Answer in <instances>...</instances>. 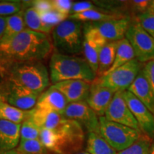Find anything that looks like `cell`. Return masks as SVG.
<instances>
[{
	"label": "cell",
	"mask_w": 154,
	"mask_h": 154,
	"mask_svg": "<svg viewBox=\"0 0 154 154\" xmlns=\"http://www.w3.org/2000/svg\"><path fill=\"white\" fill-rule=\"evenodd\" d=\"M53 51L49 34L25 29L10 39L0 41V64L42 61Z\"/></svg>",
	"instance_id": "cell-1"
},
{
	"label": "cell",
	"mask_w": 154,
	"mask_h": 154,
	"mask_svg": "<svg viewBox=\"0 0 154 154\" xmlns=\"http://www.w3.org/2000/svg\"><path fill=\"white\" fill-rule=\"evenodd\" d=\"M0 82H6L42 94L50 84V76L42 61L0 64Z\"/></svg>",
	"instance_id": "cell-2"
},
{
	"label": "cell",
	"mask_w": 154,
	"mask_h": 154,
	"mask_svg": "<svg viewBox=\"0 0 154 154\" xmlns=\"http://www.w3.org/2000/svg\"><path fill=\"white\" fill-rule=\"evenodd\" d=\"M40 140L48 151L56 154H75L84 148L85 131L76 121L64 118L54 130L41 129Z\"/></svg>",
	"instance_id": "cell-3"
},
{
	"label": "cell",
	"mask_w": 154,
	"mask_h": 154,
	"mask_svg": "<svg viewBox=\"0 0 154 154\" xmlns=\"http://www.w3.org/2000/svg\"><path fill=\"white\" fill-rule=\"evenodd\" d=\"M50 81L54 84L66 80L92 83L97 78L84 58L54 51L49 62Z\"/></svg>",
	"instance_id": "cell-4"
},
{
	"label": "cell",
	"mask_w": 154,
	"mask_h": 154,
	"mask_svg": "<svg viewBox=\"0 0 154 154\" xmlns=\"http://www.w3.org/2000/svg\"><path fill=\"white\" fill-rule=\"evenodd\" d=\"M84 24L68 18L54 29L52 44L55 51L63 54H76L82 52Z\"/></svg>",
	"instance_id": "cell-5"
},
{
	"label": "cell",
	"mask_w": 154,
	"mask_h": 154,
	"mask_svg": "<svg viewBox=\"0 0 154 154\" xmlns=\"http://www.w3.org/2000/svg\"><path fill=\"white\" fill-rule=\"evenodd\" d=\"M99 134L116 151L120 152L134 144L143 134L100 116Z\"/></svg>",
	"instance_id": "cell-6"
},
{
	"label": "cell",
	"mask_w": 154,
	"mask_h": 154,
	"mask_svg": "<svg viewBox=\"0 0 154 154\" xmlns=\"http://www.w3.org/2000/svg\"><path fill=\"white\" fill-rule=\"evenodd\" d=\"M143 66V63L134 59L112 72L97 77L95 81L115 92L126 91L136 79Z\"/></svg>",
	"instance_id": "cell-7"
},
{
	"label": "cell",
	"mask_w": 154,
	"mask_h": 154,
	"mask_svg": "<svg viewBox=\"0 0 154 154\" xmlns=\"http://www.w3.org/2000/svg\"><path fill=\"white\" fill-rule=\"evenodd\" d=\"M125 38L133 48L136 60L141 63L154 60V38L142 28L137 20L131 22Z\"/></svg>",
	"instance_id": "cell-8"
},
{
	"label": "cell",
	"mask_w": 154,
	"mask_h": 154,
	"mask_svg": "<svg viewBox=\"0 0 154 154\" xmlns=\"http://www.w3.org/2000/svg\"><path fill=\"white\" fill-rule=\"evenodd\" d=\"M40 95V94L22 86L0 82V96L4 101L22 110L29 111L34 109Z\"/></svg>",
	"instance_id": "cell-9"
},
{
	"label": "cell",
	"mask_w": 154,
	"mask_h": 154,
	"mask_svg": "<svg viewBox=\"0 0 154 154\" xmlns=\"http://www.w3.org/2000/svg\"><path fill=\"white\" fill-rule=\"evenodd\" d=\"M61 116L76 121L88 133L99 134V116L86 101L69 103Z\"/></svg>",
	"instance_id": "cell-10"
},
{
	"label": "cell",
	"mask_w": 154,
	"mask_h": 154,
	"mask_svg": "<svg viewBox=\"0 0 154 154\" xmlns=\"http://www.w3.org/2000/svg\"><path fill=\"white\" fill-rule=\"evenodd\" d=\"M131 22L129 17L98 22H86L85 25L93 29L106 42H119L125 38L126 32Z\"/></svg>",
	"instance_id": "cell-11"
},
{
	"label": "cell",
	"mask_w": 154,
	"mask_h": 154,
	"mask_svg": "<svg viewBox=\"0 0 154 154\" xmlns=\"http://www.w3.org/2000/svg\"><path fill=\"white\" fill-rule=\"evenodd\" d=\"M123 96L137 121L140 131L153 140L154 138V114L128 91H123Z\"/></svg>",
	"instance_id": "cell-12"
},
{
	"label": "cell",
	"mask_w": 154,
	"mask_h": 154,
	"mask_svg": "<svg viewBox=\"0 0 154 154\" xmlns=\"http://www.w3.org/2000/svg\"><path fill=\"white\" fill-rule=\"evenodd\" d=\"M104 117L109 121L124 125L140 131L137 121L133 116L123 96V91L116 92L106 111Z\"/></svg>",
	"instance_id": "cell-13"
},
{
	"label": "cell",
	"mask_w": 154,
	"mask_h": 154,
	"mask_svg": "<svg viewBox=\"0 0 154 154\" xmlns=\"http://www.w3.org/2000/svg\"><path fill=\"white\" fill-rule=\"evenodd\" d=\"M116 92L96 81L91 83L86 103L99 116H104Z\"/></svg>",
	"instance_id": "cell-14"
},
{
	"label": "cell",
	"mask_w": 154,
	"mask_h": 154,
	"mask_svg": "<svg viewBox=\"0 0 154 154\" xmlns=\"http://www.w3.org/2000/svg\"><path fill=\"white\" fill-rule=\"evenodd\" d=\"M64 96L69 103L86 101L91 83L82 80H66L54 84Z\"/></svg>",
	"instance_id": "cell-15"
},
{
	"label": "cell",
	"mask_w": 154,
	"mask_h": 154,
	"mask_svg": "<svg viewBox=\"0 0 154 154\" xmlns=\"http://www.w3.org/2000/svg\"><path fill=\"white\" fill-rule=\"evenodd\" d=\"M127 91L136 96L154 114V95L143 68Z\"/></svg>",
	"instance_id": "cell-16"
},
{
	"label": "cell",
	"mask_w": 154,
	"mask_h": 154,
	"mask_svg": "<svg viewBox=\"0 0 154 154\" xmlns=\"http://www.w3.org/2000/svg\"><path fill=\"white\" fill-rule=\"evenodd\" d=\"M68 104L64 96L52 85L40 95L36 107L55 111L61 115Z\"/></svg>",
	"instance_id": "cell-17"
},
{
	"label": "cell",
	"mask_w": 154,
	"mask_h": 154,
	"mask_svg": "<svg viewBox=\"0 0 154 154\" xmlns=\"http://www.w3.org/2000/svg\"><path fill=\"white\" fill-rule=\"evenodd\" d=\"M22 124L0 119V152L15 149L20 141Z\"/></svg>",
	"instance_id": "cell-18"
},
{
	"label": "cell",
	"mask_w": 154,
	"mask_h": 154,
	"mask_svg": "<svg viewBox=\"0 0 154 154\" xmlns=\"http://www.w3.org/2000/svg\"><path fill=\"white\" fill-rule=\"evenodd\" d=\"M30 119L40 129L54 130L59 127L64 118L55 111L35 106L31 110Z\"/></svg>",
	"instance_id": "cell-19"
},
{
	"label": "cell",
	"mask_w": 154,
	"mask_h": 154,
	"mask_svg": "<svg viewBox=\"0 0 154 154\" xmlns=\"http://www.w3.org/2000/svg\"><path fill=\"white\" fill-rule=\"evenodd\" d=\"M118 43L119 42H107L101 48L99 53V68L97 77H100L106 74V72L112 66L115 59Z\"/></svg>",
	"instance_id": "cell-20"
},
{
	"label": "cell",
	"mask_w": 154,
	"mask_h": 154,
	"mask_svg": "<svg viewBox=\"0 0 154 154\" xmlns=\"http://www.w3.org/2000/svg\"><path fill=\"white\" fill-rule=\"evenodd\" d=\"M31 116V110L24 111L11 106L3 99L0 100V119L14 124L23 123Z\"/></svg>",
	"instance_id": "cell-21"
},
{
	"label": "cell",
	"mask_w": 154,
	"mask_h": 154,
	"mask_svg": "<svg viewBox=\"0 0 154 154\" xmlns=\"http://www.w3.org/2000/svg\"><path fill=\"white\" fill-rule=\"evenodd\" d=\"M86 151L90 154H117L111 146L99 134L88 133Z\"/></svg>",
	"instance_id": "cell-22"
},
{
	"label": "cell",
	"mask_w": 154,
	"mask_h": 154,
	"mask_svg": "<svg viewBox=\"0 0 154 154\" xmlns=\"http://www.w3.org/2000/svg\"><path fill=\"white\" fill-rule=\"evenodd\" d=\"M5 18L6 26L5 33L0 41L10 39L26 29L24 20V10Z\"/></svg>",
	"instance_id": "cell-23"
},
{
	"label": "cell",
	"mask_w": 154,
	"mask_h": 154,
	"mask_svg": "<svg viewBox=\"0 0 154 154\" xmlns=\"http://www.w3.org/2000/svg\"><path fill=\"white\" fill-rule=\"evenodd\" d=\"M134 59L135 55L133 48L126 38H123V39L119 41L114 61H113L112 66L106 72V74L123 66L125 63H128V61Z\"/></svg>",
	"instance_id": "cell-24"
},
{
	"label": "cell",
	"mask_w": 154,
	"mask_h": 154,
	"mask_svg": "<svg viewBox=\"0 0 154 154\" xmlns=\"http://www.w3.org/2000/svg\"><path fill=\"white\" fill-rule=\"evenodd\" d=\"M123 17L124 16L119 14H116V13L103 12L102 11L93 9V10L86 11L84 12L79 13V14H72L69 17V18L80 21L82 22H98L112 20V19L121 18Z\"/></svg>",
	"instance_id": "cell-25"
},
{
	"label": "cell",
	"mask_w": 154,
	"mask_h": 154,
	"mask_svg": "<svg viewBox=\"0 0 154 154\" xmlns=\"http://www.w3.org/2000/svg\"><path fill=\"white\" fill-rule=\"evenodd\" d=\"M24 20L26 29L48 34L42 22L39 13L36 11L33 7H27L24 9Z\"/></svg>",
	"instance_id": "cell-26"
},
{
	"label": "cell",
	"mask_w": 154,
	"mask_h": 154,
	"mask_svg": "<svg viewBox=\"0 0 154 154\" xmlns=\"http://www.w3.org/2000/svg\"><path fill=\"white\" fill-rule=\"evenodd\" d=\"M16 150L19 154H49L40 140H20Z\"/></svg>",
	"instance_id": "cell-27"
},
{
	"label": "cell",
	"mask_w": 154,
	"mask_h": 154,
	"mask_svg": "<svg viewBox=\"0 0 154 154\" xmlns=\"http://www.w3.org/2000/svg\"><path fill=\"white\" fill-rule=\"evenodd\" d=\"M151 143L152 139L142 134L134 144L117 154H150Z\"/></svg>",
	"instance_id": "cell-28"
},
{
	"label": "cell",
	"mask_w": 154,
	"mask_h": 154,
	"mask_svg": "<svg viewBox=\"0 0 154 154\" xmlns=\"http://www.w3.org/2000/svg\"><path fill=\"white\" fill-rule=\"evenodd\" d=\"M42 24L47 30L48 34L52 32L56 26L69 18L67 16L61 14L55 10H51L44 14H39Z\"/></svg>",
	"instance_id": "cell-29"
},
{
	"label": "cell",
	"mask_w": 154,
	"mask_h": 154,
	"mask_svg": "<svg viewBox=\"0 0 154 154\" xmlns=\"http://www.w3.org/2000/svg\"><path fill=\"white\" fill-rule=\"evenodd\" d=\"M40 129L31 119L22 123L20 128V140H40Z\"/></svg>",
	"instance_id": "cell-30"
},
{
	"label": "cell",
	"mask_w": 154,
	"mask_h": 154,
	"mask_svg": "<svg viewBox=\"0 0 154 154\" xmlns=\"http://www.w3.org/2000/svg\"><path fill=\"white\" fill-rule=\"evenodd\" d=\"M24 10L22 1H0V17H7Z\"/></svg>",
	"instance_id": "cell-31"
},
{
	"label": "cell",
	"mask_w": 154,
	"mask_h": 154,
	"mask_svg": "<svg viewBox=\"0 0 154 154\" xmlns=\"http://www.w3.org/2000/svg\"><path fill=\"white\" fill-rule=\"evenodd\" d=\"M137 21L142 28L154 38V11L151 9L137 16Z\"/></svg>",
	"instance_id": "cell-32"
},
{
	"label": "cell",
	"mask_w": 154,
	"mask_h": 154,
	"mask_svg": "<svg viewBox=\"0 0 154 154\" xmlns=\"http://www.w3.org/2000/svg\"><path fill=\"white\" fill-rule=\"evenodd\" d=\"M26 7H33L39 14L48 12L53 10L51 0H34V1H26Z\"/></svg>",
	"instance_id": "cell-33"
},
{
	"label": "cell",
	"mask_w": 154,
	"mask_h": 154,
	"mask_svg": "<svg viewBox=\"0 0 154 154\" xmlns=\"http://www.w3.org/2000/svg\"><path fill=\"white\" fill-rule=\"evenodd\" d=\"M51 4L54 10L69 17L74 2L71 0H51Z\"/></svg>",
	"instance_id": "cell-34"
},
{
	"label": "cell",
	"mask_w": 154,
	"mask_h": 154,
	"mask_svg": "<svg viewBox=\"0 0 154 154\" xmlns=\"http://www.w3.org/2000/svg\"><path fill=\"white\" fill-rule=\"evenodd\" d=\"M93 9H95V10H100L99 7H98L97 6L94 5L92 2H74V4H73L70 15L79 14V13H82L88 10H93ZM70 15H69V16H70Z\"/></svg>",
	"instance_id": "cell-35"
},
{
	"label": "cell",
	"mask_w": 154,
	"mask_h": 154,
	"mask_svg": "<svg viewBox=\"0 0 154 154\" xmlns=\"http://www.w3.org/2000/svg\"><path fill=\"white\" fill-rule=\"evenodd\" d=\"M151 1L148 0H135L130 2V5L132 6L133 9L140 12V14L149 10L151 7Z\"/></svg>",
	"instance_id": "cell-36"
},
{
	"label": "cell",
	"mask_w": 154,
	"mask_h": 154,
	"mask_svg": "<svg viewBox=\"0 0 154 154\" xmlns=\"http://www.w3.org/2000/svg\"><path fill=\"white\" fill-rule=\"evenodd\" d=\"M143 69L145 70L146 76L149 79L154 95V60L146 63L143 66Z\"/></svg>",
	"instance_id": "cell-37"
},
{
	"label": "cell",
	"mask_w": 154,
	"mask_h": 154,
	"mask_svg": "<svg viewBox=\"0 0 154 154\" xmlns=\"http://www.w3.org/2000/svg\"><path fill=\"white\" fill-rule=\"evenodd\" d=\"M5 26H6V18L5 17H0V40H1V38H2L4 33H5Z\"/></svg>",
	"instance_id": "cell-38"
},
{
	"label": "cell",
	"mask_w": 154,
	"mask_h": 154,
	"mask_svg": "<svg viewBox=\"0 0 154 154\" xmlns=\"http://www.w3.org/2000/svg\"><path fill=\"white\" fill-rule=\"evenodd\" d=\"M0 154H19L16 149L11 150L9 151H4V152H0Z\"/></svg>",
	"instance_id": "cell-39"
},
{
	"label": "cell",
	"mask_w": 154,
	"mask_h": 154,
	"mask_svg": "<svg viewBox=\"0 0 154 154\" xmlns=\"http://www.w3.org/2000/svg\"><path fill=\"white\" fill-rule=\"evenodd\" d=\"M150 154H154V142L151 143V149H150Z\"/></svg>",
	"instance_id": "cell-40"
},
{
	"label": "cell",
	"mask_w": 154,
	"mask_h": 154,
	"mask_svg": "<svg viewBox=\"0 0 154 154\" xmlns=\"http://www.w3.org/2000/svg\"><path fill=\"white\" fill-rule=\"evenodd\" d=\"M150 9H151L152 11H154V1H151V7H150Z\"/></svg>",
	"instance_id": "cell-41"
},
{
	"label": "cell",
	"mask_w": 154,
	"mask_h": 154,
	"mask_svg": "<svg viewBox=\"0 0 154 154\" xmlns=\"http://www.w3.org/2000/svg\"><path fill=\"white\" fill-rule=\"evenodd\" d=\"M75 154H90V153H88L87 151H82L78 152V153H75Z\"/></svg>",
	"instance_id": "cell-42"
},
{
	"label": "cell",
	"mask_w": 154,
	"mask_h": 154,
	"mask_svg": "<svg viewBox=\"0 0 154 154\" xmlns=\"http://www.w3.org/2000/svg\"><path fill=\"white\" fill-rule=\"evenodd\" d=\"M1 99H2V96H0V100H1ZM3 100H4V99H3Z\"/></svg>",
	"instance_id": "cell-43"
}]
</instances>
